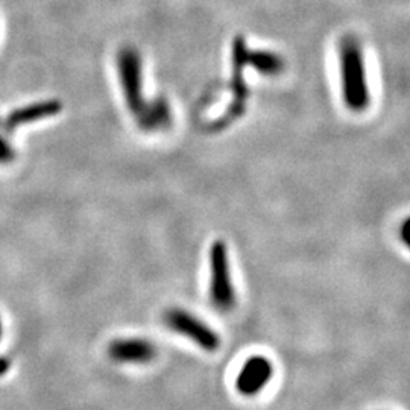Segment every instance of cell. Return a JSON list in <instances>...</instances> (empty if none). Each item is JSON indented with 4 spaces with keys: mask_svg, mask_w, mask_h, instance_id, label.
I'll return each instance as SVG.
<instances>
[{
    "mask_svg": "<svg viewBox=\"0 0 410 410\" xmlns=\"http://www.w3.org/2000/svg\"><path fill=\"white\" fill-rule=\"evenodd\" d=\"M274 376V367L265 356H252L245 362L236 379V389L245 396L263 391Z\"/></svg>",
    "mask_w": 410,
    "mask_h": 410,
    "instance_id": "cell-5",
    "label": "cell"
},
{
    "mask_svg": "<svg viewBox=\"0 0 410 410\" xmlns=\"http://www.w3.org/2000/svg\"><path fill=\"white\" fill-rule=\"evenodd\" d=\"M61 110V103L60 102H44V103H37V105H31V107L26 108H20L17 110L13 116H11L9 123L13 126H19L21 123H29L40 121L43 117H49L56 113H60Z\"/></svg>",
    "mask_w": 410,
    "mask_h": 410,
    "instance_id": "cell-8",
    "label": "cell"
},
{
    "mask_svg": "<svg viewBox=\"0 0 410 410\" xmlns=\"http://www.w3.org/2000/svg\"><path fill=\"white\" fill-rule=\"evenodd\" d=\"M108 354L114 362L143 365L155 359L157 349L146 339H116L108 347Z\"/></svg>",
    "mask_w": 410,
    "mask_h": 410,
    "instance_id": "cell-6",
    "label": "cell"
},
{
    "mask_svg": "<svg viewBox=\"0 0 410 410\" xmlns=\"http://www.w3.org/2000/svg\"><path fill=\"white\" fill-rule=\"evenodd\" d=\"M341 76L342 96L347 108L354 113L369 107L371 96L367 81L365 60L360 44L354 39H345L341 46Z\"/></svg>",
    "mask_w": 410,
    "mask_h": 410,
    "instance_id": "cell-1",
    "label": "cell"
},
{
    "mask_svg": "<svg viewBox=\"0 0 410 410\" xmlns=\"http://www.w3.org/2000/svg\"><path fill=\"white\" fill-rule=\"evenodd\" d=\"M11 367V360L6 357H0V376H4V374Z\"/></svg>",
    "mask_w": 410,
    "mask_h": 410,
    "instance_id": "cell-11",
    "label": "cell"
},
{
    "mask_svg": "<svg viewBox=\"0 0 410 410\" xmlns=\"http://www.w3.org/2000/svg\"><path fill=\"white\" fill-rule=\"evenodd\" d=\"M117 66H119L121 82L123 88V95L130 108L135 117L145 108L143 91V79H142V61L140 55L133 48H125L117 56Z\"/></svg>",
    "mask_w": 410,
    "mask_h": 410,
    "instance_id": "cell-4",
    "label": "cell"
},
{
    "mask_svg": "<svg viewBox=\"0 0 410 410\" xmlns=\"http://www.w3.org/2000/svg\"><path fill=\"white\" fill-rule=\"evenodd\" d=\"M0 339H2V322H0Z\"/></svg>",
    "mask_w": 410,
    "mask_h": 410,
    "instance_id": "cell-13",
    "label": "cell"
},
{
    "mask_svg": "<svg viewBox=\"0 0 410 410\" xmlns=\"http://www.w3.org/2000/svg\"><path fill=\"white\" fill-rule=\"evenodd\" d=\"M409 228H410L409 220H404V224L401 227V239L406 245H409Z\"/></svg>",
    "mask_w": 410,
    "mask_h": 410,
    "instance_id": "cell-12",
    "label": "cell"
},
{
    "mask_svg": "<svg viewBox=\"0 0 410 410\" xmlns=\"http://www.w3.org/2000/svg\"><path fill=\"white\" fill-rule=\"evenodd\" d=\"M140 126L146 131H157L168 126L170 122V110L166 101L158 99L150 103H146L145 108L137 116Z\"/></svg>",
    "mask_w": 410,
    "mask_h": 410,
    "instance_id": "cell-7",
    "label": "cell"
},
{
    "mask_svg": "<svg viewBox=\"0 0 410 410\" xmlns=\"http://www.w3.org/2000/svg\"><path fill=\"white\" fill-rule=\"evenodd\" d=\"M14 158V150L11 148L8 142L4 138H0V163H8Z\"/></svg>",
    "mask_w": 410,
    "mask_h": 410,
    "instance_id": "cell-10",
    "label": "cell"
},
{
    "mask_svg": "<svg viewBox=\"0 0 410 410\" xmlns=\"http://www.w3.org/2000/svg\"><path fill=\"white\" fill-rule=\"evenodd\" d=\"M246 63H251L252 67L263 75H278L285 68V63L278 55L266 51H255L252 53L248 52Z\"/></svg>",
    "mask_w": 410,
    "mask_h": 410,
    "instance_id": "cell-9",
    "label": "cell"
},
{
    "mask_svg": "<svg viewBox=\"0 0 410 410\" xmlns=\"http://www.w3.org/2000/svg\"><path fill=\"white\" fill-rule=\"evenodd\" d=\"M210 299L219 312H231L236 306L228 250L222 240L210 248Z\"/></svg>",
    "mask_w": 410,
    "mask_h": 410,
    "instance_id": "cell-2",
    "label": "cell"
},
{
    "mask_svg": "<svg viewBox=\"0 0 410 410\" xmlns=\"http://www.w3.org/2000/svg\"><path fill=\"white\" fill-rule=\"evenodd\" d=\"M163 321L172 332L190 339L208 353H215L220 345V337L213 328L184 309L173 307L166 310L163 314Z\"/></svg>",
    "mask_w": 410,
    "mask_h": 410,
    "instance_id": "cell-3",
    "label": "cell"
}]
</instances>
